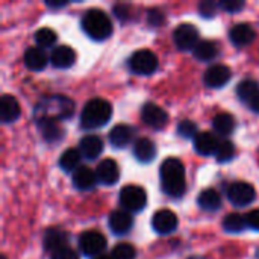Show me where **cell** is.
<instances>
[{
	"instance_id": "obj_1",
	"label": "cell",
	"mask_w": 259,
	"mask_h": 259,
	"mask_svg": "<svg viewBox=\"0 0 259 259\" xmlns=\"http://www.w3.org/2000/svg\"><path fill=\"white\" fill-rule=\"evenodd\" d=\"M161 187L162 191L175 199H179L187 191L185 168L176 158H168L161 165Z\"/></svg>"
},
{
	"instance_id": "obj_2",
	"label": "cell",
	"mask_w": 259,
	"mask_h": 259,
	"mask_svg": "<svg viewBox=\"0 0 259 259\" xmlns=\"http://www.w3.org/2000/svg\"><path fill=\"white\" fill-rule=\"evenodd\" d=\"M112 117V106L105 99L96 97L85 103L80 114V126L83 129H97L105 126Z\"/></svg>"
},
{
	"instance_id": "obj_3",
	"label": "cell",
	"mask_w": 259,
	"mask_h": 259,
	"mask_svg": "<svg viewBox=\"0 0 259 259\" xmlns=\"http://www.w3.org/2000/svg\"><path fill=\"white\" fill-rule=\"evenodd\" d=\"M74 112V103L65 96H53L46 99L36 108L38 120H53L61 121L70 118Z\"/></svg>"
},
{
	"instance_id": "obj_4",
	"label": "cell",
	"mask_w": 259,
	"mask_h": 259,
	"mask_svg": "<svg viewBox=\"0 0 259 259\" xmlns=\"http://www.w3.org/2000/svg\"><path fill=\"white\" fill-rule=\"evenodd\" d=\"M83 32L96 41H103L112 33V23L102 9H90L82 17Z\"/></svg>"
},
{
	"instance_id": "obj_5",
	"label": "cell",
	"mask_w": 259,
	"mask_h": 259,
	"mask_svg": "<svg viewBox=\"0 0 259 259\" xmlns=\"http://www.w3.org/2000/svg\"><path fill=\"white\" fill-rule=\"evenodd\" d=\"M147 203L146 191L138 185H126L120 191V205L127 212H140Z\"/></svg>"
},
{
	"instance_id": "obj_6",
	"label": "cell",
	"mask_w": 259,
	"mask_h": 259,
	"mask_svg": "<svg viewBox=\"0 0 259 259\" xmlns=\"http://www.w3.org/2000/svg\"><path fill=\"white\" fill-rule=\"evenodd\" d=\"M158 56L147 49L135 52L129 59V68L137 74H152L158 68Z\"/></svg>"
},
{
	"instance_id": "obj_7",
	"label": "cell",
	"mask_w": 259,
	"mask_h": 259,
	"mask_svg": "<svg viewBox=\"0 0 259 259\" xmlns=\"http://www.w3.org/2000/svg\"><path fill=\"white\" fill-rule=\"evenodd\" d=\"M79 249L85 256H97L106 249V238L97 231H85L79 237Z\"/></svg>"
},
{
	"instance_id": "obj_8",
	"label": "cell",
	"mask_w": 259,
	"mask_h": 259,
	"mask_svg": "<svg viewBox=\"0 0 259 259\" xmlns=\"http://www.w3.org/2000/svg\"><path fill=\"white\" fill-rule=\"evenodd\" d=\"M228 199L231 200V203H234L235 206H247L250 205L255 197V188L247 184V182H234L228 187Z\"/></svg>"
},
{
	"instance_id": "obj_9",
	"label": "cell",
	"mask_w": 259,
	"mask_h": 259,
	"mask_svg": "<svg viewBox=\"0 0 259 259\" xmlns=\"http://www.w3.org/2000/svg\"><path fill=\"white\" fill-rule=\"evenodd\" d=\"M173 38L179 50H194L199 44V30L190 23H182L176 27Z\"/></svg>"
},
{
	"instance_id": "obj_10",
	"label": "cell",
	"mask_w": 259,
	"mask_h": 259,
	"mask_svg": "<svg viewBox=\"0 0 259 259\" xmlns=\"http://www.w3.org/2000/svg\"><path fill=\"white\" fill-rule=\"evenodd\" d=\"M152 228L159 235H168L178 229V217L170 209H161L153 215Z\"/></svg>"
},
{
	"instance_id": "obj_11",
	"label": "cell",
	"mask_w": 259,
	"mask_h": 259,
	"mask_svg": "<svg viewBox=\"0 0 259 259\" xmlns=\"http://www.w3.org/2000/svg\"><path fill=\"white\" fill-rule=\"evenodd\" d=\"M141 118H143L144 124H147L152 129H162L168 121L167 112L155 103H146L143 106Z\"/></svg>"
},
{
	"instance_id": "obj_12",
	"label": "cell",
	"mask_w": 259,
	"mask_h": 259,
	"mask_svg": "<svg viewBox=\"0 0 259 259\" xmlns=\"http://www.w3.org/2000/svg\"><path fill=\"white\" fill-rule=\"evenodd\" d=\"M231 77H232L231 68L223 64H217L205 71L203 82L209 88H223L231 80Z\"/></svg>"
},
{
	"instance_id": "obj_13",
	"label": "cell",
	"mask_w": 259,
	"mask_h": 259,
	"mask_svg": "<svg viewBox=\"0 0 259 259\" xmlns=\"http://www.w3.org/2000/svg\"><path fill=\"white\" fill-rule=\"evenodd\" d=\"M108 225L114 235H124L132 229L134 219H132L131 212H127L124 209H117V211L111 212V215L108 219Z\"/></svg>"
},
{
	"instance_id": "obj_14",
	"label": "cell",
	"mask_w": 259,
	"mask_h": 259,
	"mask_svg": "<svg viewBox=\"0 0 259 259\" xmlns=\"http://www.w3.org/2000/svg\"><path fill=\"white\" fill-rule=\"evenodd\" d=\"M96 175L100 184L103 185H115L120 179V168L114 159H103L99 162L96 168Z\"/></svg>"
},
{
	"instance_id": "obj_15",
	"label": "cell",
	"mask_w": 259,
	"mask_h": 259,
	"mask_svg": "<svg viewBox=\"0 0 259 259\" xmlns=\"http://www.w3.org/2000/svg\"><path fill=\"white\" fill-rule=\"evenodd\" d=\"M255 38H256V33H255L253 27L247 23H238L229 32V39L237 47L249 46L255 41Z\"/></svg>"
},
{
	"instance_id": "obj_16",
	"label": "cell",
	"mask_w": 259,
	"mask_h": 259,
	"mask_svg": "<svg viewBox=\"0 0 259 259\" xmlns=\"http://www.w3.org/2000/svg\"><path fill=\"white\" fill-rule=\"evenodd\" d=\"M219 146H220V143H219L217 137L211 132H199L197 137L194 138V149L202 156L215 155Z\"/></svg>"
},
{
	"instance_id": "obj_17",
	"label": "cell",
	"mask_w": 259,
	"mask_h": 259,
	"mask_svg": "<svg viewBox=\"0 0 259 259\" xmlns=\"http://www.w3.org/2000/svg\"><path fill=\"white\" fill-rule=\"evenodd\" d=\"M97 175L94 170H91L87 165H80L74 173H73V185L79 190V191H88L91 188H94V185L97 184Z\"/></svg>"
},
{
	"instance_id": "obj_18",
	"label": "cell",
	"mask_w": 259,
	"mask_h": 259,
	"mask_svg": "<svg viewBox=\"0 0 259 259\" xmlns=\"http://www.w3.org/2000/svg\"><path fill=\"white\" fill-rule=\"evenodd\" d=\"M20 105L11 94H3L0 99V120L3 123H12L20 117Z\"/></svg>"
},
{
	"instance_id": "obj_19",
	"label": "cell",
	"mask_w": 259,
	"mask_h": 259,
	"mask_svg": "<svg viewBox=\"0 0 259 259\" xmlns=\"http://www.w3.org/2000/svg\"><path fill=\"white\" fill-rule=\"evenodd\" d=\"M50 62L56 68H70L76 62V52L68 46H59L52 50Z\"/></svg>"
},
{
	"instance_id": "obj_20",
	"label": "cell",
	"mask_w": 259,
	"mask_h": 259,
	"mask_svg": "<svg viewBox=\"0 0 259 259\" xmlns=\"http://www.w3.org/2000/svg\"><path fill=\"white\" fill-rule=\"evenodd\" d=\"M79 150L83 158L93 161L103 152V141L97 135H85L79 143Z\"/></svg>"
},
{
	"instance_id": "obj_21",
	"label": "cell",
	"mask_w": 259,
	"mask_h": 259,
	"mask_svg": "<svg viewBox=\"0 0 259 259\" xmlns=\"http://www.w3.org/2000/svg\"><path fill=\"white\" fill-rule=\"evenodd\" d=\"M49 58L41 47H29L24 53V64L32 71H41L46 68Z\"/></svg>"
},
{
	"instance_id": "obj_22",
	"label": "cell",
	"mask_w": 259,
	"mask_h": 259,
	"mask_svg": "<svg viewBox=\"0 0 259 259\" xmlns=\"http://www.w3.org/2000/svg\"><path fill=\"white\" fill-rule=\"evenodd\" d=\"M132 135H134V131H132L131 126H127V124H117L109 132V143L115 149H124L132 141Z\"/></svg>"
},
{
	"instance_id": "obj_23",
	"label": "cell",
	"mask_w": 259,
	"mask_h": 259,
	"mask_svg": "<svg viewBox=\"0 0 259 259\" xmlns=\"http://www.w3.org/2000/svg\"><path fill=\"white\" fill-rule=\"evenodd\" d=\"M134 155L140 162H152L156 156V146L149 138H140L134 144Z\"/></svg>"
},
{
	"instance_id": "obj_24",
	"label": "cell",
	"mask_w": 259,
	"mask_h": 259,
	"mask_svg": "<svg viewBox=\"0 0 259 259\" xmlns=\"http://www.w3.org/2000/svg\"><path fill=\"white\" fill-rule=\"evenodd\" d=\"M67 243H68V235L64 231L47 229V232L44 235V249L46 250H50L53 253L56 250L67 247Z\"/></svg>"
},
{
	"instance_id": "obj_25",
	"label": "cell",
	"mask_w": 259,
	"mask_h": 259,
	"mask_svg": "<svg viewBox=\"0 0 259 259\" xmlns=\"http://www.w3.org/2000/svg\"><path fill=\"white\" fill-rule=\"evenodd\" d=\"M197 203L205 211H217L222 206V196L214 188H206L199 194Z\"/></svg>"
},
{
	"instance_id": "obj_26",
	"label": "cell",
	"mask_w": 259,
	"mask_h": 259,
	"mask_svg": "<svg viewBox=\"0 0 259 259\" xmlns=\"http://www.w3.org/2000/svg\"><path fill=\"white\" fill-rule=\"evenodd\" d=\"M212 126H214V131L219 135L228 137L235 129V118L231 114H228V112H222V114H219V115L214 117Z\"/></svg>"
},
{
	"instance_id": "obj_27",
	"label": "cell",
	"mask_w": 259,
	"mask_h": 259,
	"mask_svg": "<svg viewBox=\"0 0 259 259\" xmlns=\"http://www.w3.org/2000/svg\"><path fill=\"white\" fill-rule=\"evenodd\" d=\"M80 159H82V153H80V150H76V149H68V150H65L62 155H61V158H59V167L64 170V171H67V173H70V171H76L80 165Z\"/></svg>"
},
{
	"instance_id": "obj_28",
	"label": "cell",
	"mask_w": 259,
	"mask_h": 259,
	"mask_svg": "<svg viewBox=\"0 0 259 259\" xmlns=\"http://www.w3.org/2000/svg\"><path fill=\"white\" fill-rule=\"evenodd\" d=\"M38 126H39V131H41V134H42L46 141L55 143V141H59L62 138V131L58 126V121H53V120H38Z\"/></svg>"
},
{
	"instance_id": "obj_29",
	"label": "cell",
	"mask_w": 259,
	"mask_h": 259,
	"mask_svg": "<svg viewBox=\"0 0 259 259\" xmlns=\"http://www.w3.org/2000/svg\"><path fill=\"white\" fill-rule=\"evenodd\" d=\"M193 52H194V56L199 61H205L206 62V61H211V59H214L217 56L219 47L215 46V42L205 39V41H199V44L194 47Z\"/></svg>"
},
{
	"instance_id": "obj_30",
	"label": "cell",
	"mask_w": 259,
	"mask_h": 259,
	"mask_svg": "<svg viewBox=\"0 0 259 259\" xmlns=\"http://www.w3.org/2000/svg\"><path fill=\"white\" fill-rule=\"evenodd\" d=\"M259 93V83L256 80H252V79H246L243 82L238 83L237 87V94L238 97L246 102L247 105L255 99V96Z\"/></svg>"
},
{
	"instance_id": "obj_31",
	"label": "cell",
	"mask_w": 259,
	"mask_h": 259,
	"mask_svg": "<svg viewBox=\"0 0 259 259\" xmlns=\"http://www.w3.org/2000/svg\"><path fill=\"white\" fill-rule=\"evenodd\" d=\"M247 228V223H246V217H243L241 214H228L225 219H223V229L226 232H231V234H240L243 232L244 229Z\"/></svg>"
},
{
	"instance_id": "obj_32",
	"label": "cell",
	"mask_w": 259,
	"mask_h": 259,
	"mask_svg": "<svg viewBox=\"0 0 259 259\" xmlns=\"http://www.w3.org/2000/svg\"><path fill=\"white\" fill-rule=\"evenodd\" d=\"M35 41L38 47H52L56 42V32L50 27H41L35 32Z\"/></svg>"
},
{
	"instance_id": "obj_33",
	"label": "cell",
	"mask_w": 259,
	"mask_h": 259,
	"mask_svg": "<svg viewBox=\"0 0 259 259\" xmlns=\"http://www.w3.org/2000/svg\"><path fill=\"white\" fill-rule=\"evenodd\" d=\"M235 156V146L231 141H222L217 152H215V159L222 164L232 161Z\"/></svg>"
},
{
	"instance_id": "obj_34",
	"label": "cell",
	"mask_w": 259,
	"mask_h": 259,
	"mask_svg": "<svg viewBox=\"0 0 259 259\" xmlns=\"http://www.w3.org/2000/svg\"><path fill=\"white\" fill-rule=\"evenodd\" d=\"M112 259H135L137 258V250L132 244L129 243H120L117 244L112 252H111Z\"/></svg>"
},
{
	"instance_id": "obj_35",
	"label": "cell",
	"mask_w": 259,
	"mask_h": 259,
	"mask_svg": "<svg viewBox=\"0 0 259 259\" xmlns=\"http://www.w3.org/2000/svg\"><path fill=\"white\" fill-rule=\"evenodd\" d=\"M178 134L184 138H196L197 137V126L190 120H184L178 124Z\"/></svg>"
},
{
	"instance_id": "obj_36",
	"label": "cell",
	"mask_w": 259,
	"mask_h": 259,
	"mask_svg": "<svg viewBox=\"0 0 259 259\" xmlns=\"http://www.w3.org/2000/svg\"><path fill=\"white\" fill-rule=\"evenodd\" d=\"M244 6H246V3L241 2V0H222V2H219V8H222V9H225L226 12H231V14L240 12Z\"/></svg>"
},
{
	"instance_id": "obj_37",
	"label": "cell",
	"mask_w": 259,
	"mask_h": 259,
	"mask_svg": "<svg viewBox=\"0 0 259 259\" xmlns=\"http://www.w3.org/2000/svg\"><path fill=\"white\" fill-rule=\"evenodd\" d=\"M217 8H219V3L215 2H211V0H205L199 5V11H200V15L205 17V18H212L217 12Z\"/></svg>"
},
{
	"instance_id": "obj_38",
	"label": "cell",
	"mask_w": 259,
	"mask_h": 259,
	"mask_svg": "<svg viewBox=\"0 0 259 259\" xmlns=\"http://www.w3.org/2000/svg\"><path fill=\"white\" fill-rule=\"evenodd\" d=\"M50 259H79L77 253L70 249V247H64L61 250H56L50 255Z\"/></svg>"
},
{
	"instance_id": "obj_39",
	"label": "cell",
	"mask_w": 259,
	"mask_h": 259,
	"mask_svg": "<svg viewBox=\"0 0 259 259\" xmlns=\"http://www.w3.org/2000/svg\"><path fill=\"white\" fill-rule=\"evenodd\" d=\"M246 223H247V228L259 232V209H253L246 215Z\"/></svg>"
},
{
	"instance_id": "obj_40",
	"label": "cell",
	"mask_w": 259,
	"mask_h": 259,
	"mask_svg": "<svg viewBox=\"0 0 259 259\" xmlns=\"http://www.w3.org/2000/svg\"><path fill=\"white\" fill-rule=\"evenodd\" d=\"M149 23L152 26H161L164 23V14L159 9H152L149 12Z\"/></svg>"
},
{
	"instance_id": "obj_41",
	"label": "cell",
	"mask_w": 259,
	"mask_h": 259,
	"mask_svg": "<svg viewBox=\"0 0 259 259\" xmlns=\"http://www.w3.org/2000/svg\"><path fill=\"white\" fill-rule=\"evenodd\" d=\"M249 106H250L255 112H258L259 114V93L255 96V99L249 103Z\"/></svg>"
},
{
	"instance_id": "obj_42",
	"label": "cell",
	"mask_w": 259,
	"mask_h": 259,
	"mask_svg": "<svg viewBox=\"0 0 259 259\" xmlns=\"http://www.w3.org/2000/svg\"><path fill=\"white\" fill-rule=\"evenodd\" d=\"M65 5H67V2H52V0L47 2V6H50V8H62Z\"/></svg>"
},
{
	"instance_id": "obj_43",
	"label": "cell",
	"mask_w": 259,
	"mask_h": 259,
	"mask_svg": "<svg viewBox=\"0 0 259 259\" xmlns=\"http://www.w3.org/2000/svg\"><path fill=\"white\" fill-rule=\"evenodd\" d=\"M96 259H112L111 256H99V258H96Z\"/></svg>"
},
{
	"instance_id": "obj_44",
	"label": "cell",
	"mask_w": 259,
	"mask_h": 259,
	"mask_svg": "<svg viewBox=\"0 0 259 259\" xmlns=\"http://www.w3.org/2000/svg\"><path fill=\"white\" fill-rule=\"evenodd\" d=\"M256 258L259 259V249H258V252H256Z\"/></svg>"
},
{
	"instance_id": "obj_45",
	"label": "cell",
	"mask_w": 259,
	"mask_h": 259,
	"mask_svg": "<svg viewBox=\"0 0 259 259\" xmlns=\"http://www.w3.org/2000/svg\"><path fill=\"white\" fill-rule=\"evenodd\" d=\"M2 259H6V258H5V256H2Z\"/></svg>"
}]
</instances>
